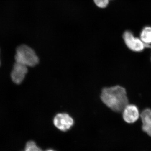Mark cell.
Segmentation results:
<instances>
[{"label": "cell", "mask_w": 151, "mask_h": 151, "mask_svg": "<svg viewBox=\"0 0 151 151\" xmlns=\"http://www.w3.org/2000/svg\"><path fill=\"white\" fill-rule=\"evenodd\" d=\"M142 130L149 137H151V109H145L140 114Z\"/></svg>", "instance_id": "52a82bcc"}, {"label": "cell", "mask_w": 151, "mask_h": 151, "mask_svg": "<svg viewBox=\"0 0 151 151\" xmlns=\"http://www.w3.org/2000/svg\"><path fill=\"white\" fill-rule=\"evenodd\" d=\"M124 42L129 49L132 51L139 52L145 48H151V45H147L140 38L135 37L130 31H127L123 35Z\"/></svg>", "instance_id": "3957f363"}, {"label": "cell", "mask_w": 151, "mask_h": 151, "mask_svg": "<svg viewBox=\"0 0 151 151\" xmlns=\"http://www.w3.org/2000/svg\"><path fill=\"white\" fill-rule=\"evenodd\" d=\"M101 99L108 108L116 112H122L129 104L126 89L119 85L104 88Z\"/></svg>", "instance_id": "6da1fadb"}, {"label": "cell", "mask_w": 151, "mask_h": 151, "mask_svg": "<svg viewBox=\"0 0 151 151\" xmlns=\"http://www.w3.org/2000/svg\"><path fill=\"white\" fill-rule=\"evenodd\" d=\"M16 62L26 65L33 67L38 64V57L33 50L24 45L19 46L17 48L15 56Z\"/></svg>", "instance_id": "7a4b0ae2"}, {"label": "cell", "mask_w": 151, "mask_h": 151, "mask_svg": "<svg viewBox=\"0 0 151 151\" xmlns=\"http://www.w3.org/2000/svg\"></svg>", "instance_id": "7c38bea8"}, {"label": "cell", "mask_w": 151, "mask_h": 151, "mask_svg": "<svg viewBox=\"0 0 151 151\" xmlns=\"http://www.w3.org/2000/svg\"><path fill=\"white\" fill-rule=\"evenodd\" d=\"M24 151H43L37 146L35 142L33 141L28 142L26 144Z\"/></svg>", "instance_id": "9c48e42d"}, {"label": "cell", "mask_w": 151, "mask_h": 151, "mask_svg": "<svg viewBox=\"0 0 151 151\" xmlns=\"http://www.w3.org/2000/svg\"><path fill=\"white\" fill-rule=\"evenodd\" d=\"M122 112L123 119L128 124H134L140 117L139 109L135 105L128 104Z\"/></svg>", "instance_id": "5b68a950"}, {"label": "cell", "mask_w": 151, "mask_h": 151, "mask_svg": "<svg viewBox=\"0 0 151 151\" xmlns=\"http://www.w3.org/2000/svg\"><path fill=\"white\" fill-rule=\"evenodd\" d=\"M53 124L60 131L66 132L73 127L74 120L67 113H58L55 116Z\"/></svg>", "instance_id": "277c9868"}, {"label": "cell", "mask_w": 151, "mask_h": 151, "mask_svg": "<svg viewBox=\"0 0 151 151\" xmlns=\"http://www.w3.org/2000/svg\"><path fill=\"white\" fill-rule=\"evenodd\" d=\"M140 38L145 44L151 45V26H148L143 28L140 34Z\"/></svg>", "instance_id": "ba28073f"}, {"label": "cell", "mask_w": 151, "mask_h": 151, "mask_svg": "<svg viewBox=\"0 0 151 151\" xmlns=\"http://www.w3.org/2000/svg\"><path fill=\"white\" fill-rule=\"evenodd\" d=\"M27 71V66L16 62L11 73V78L15 84H20L24 79Z\"/></svg>", "instance_id": "8992f818"}, {"label": "cell", "mask_w": 151, "mask_h": 151, "mask_svg": "<svg viewBox=\"0 0 151 151\" xmlns=\"http://www.w3.org/2000/svg\"><path fill=\"white\" fill-rule=\"evenodd\" d=\"M45 151H56L55 150H52V149H48V150H46Z\"/></svg>", "instance_id": "8fae6325"}, {"label": "cell", "mask_w": 151, "mask_h": 151, "mask_svg": "<svg viewBox=\"0 0 151 151\" xmlns=\"http://www.w3.org/2000/svg\"><path fill=\"white\" fill-rule=\"evenodd\" d=\"M95 4L100 8H105L108 6L110 0H94Z\"/></svg>", "instance_id": "30bf717a"}]
</instances>
